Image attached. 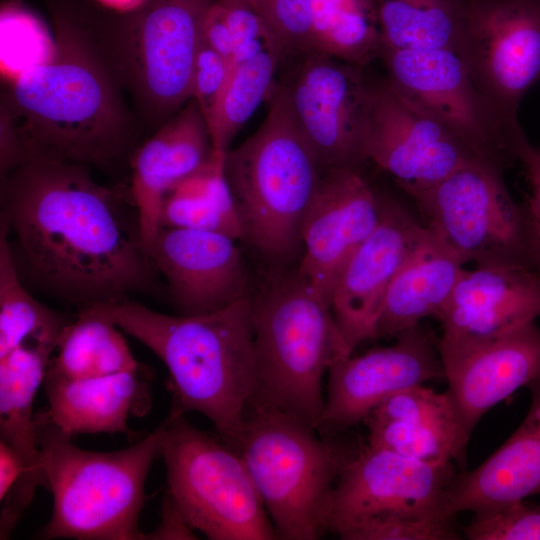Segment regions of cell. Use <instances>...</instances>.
Segmentation results:
<instances>
[{"instance_id": "36", "label": "cell", "mask_w": 540, "mask_h": 540, "mask_svg": "<svg viewBox=\"0 0 540 540\" xmlns=\"http://www.w3.org/2000/svg\"><path fill=\"white\" fill-rule=\"evenodd\" d=\"M280 42L285 56L311 50L312 0H250Z\"/></svg>"}, {"instance_id": "28", "label": "cell", "mask_w": 540, "mask_h": 540, "mask_svg": "<svg viewBox=\"0 0 540 540\" xmlns=\"http://www.w3.org/2000/svg\"><path fill=\"white\" fill-rule=\"evenodd\" d=\"M55 350L45 374L64 379L103 377L140 366L121 329L91 309L80 310L65 327Z\"/></svg>"}, {"instance_id": "12", "label": "cell", "mask_w": 540, "mask_h": 540, "mask_svg": "<svg viewBox=\"0 0 540 540\" xmlns=\"http://www.w3.org/2000/svg\"><path fill=\"white\" fill-rule=\"evenodd\" d=\"M275 84L321 167L362 169L371 81L364 67L310 51Z\"/></svg>"}, {"instance_id": "31", "label": "cell", "mask_w": 540, "mask_h": 540, "mask_svg": "<svg viewBox=\"0 0 540 540\" xmlns=\"http://www.w3.org/2000/svg\"><path fill=\"white\" fill-rule=\"evenodd\" d=\"M311 50L366 67L382 44L375 0H312Z\"/></svg>"}, {"instance_id": "24", "label": "cell", "mask_w": 540, "mask_h": 540, "mask_svg": "<svg viewBox=\"0 0 540 540\" xmlns=\"http://www.w3.org/2000/svg\"><path fill=\"white\" fill-rule=\"evenodd\" d=\"M208 125L194 99L162 124L131 158V197L142 241L149 253L160 228L167 193L214 154Z\"/></svg>"}, {"instance_id": "15", "label": "cell", "mask_w": 540, "mask_h": 540, "mask_svg": "<svg viewBox=\"0 0 540 540\" xmlns=\"http://www.w3.org/2000/svg\"><path fill=\"white\" fill-rule=\"evenodd\" d=\"M363 152L366 162L392 175L406 193L480 160L387 78L371 83Z\"/></svg>"}, {"instance_id": "30", "label": "cell", "mask_w": 540, "mask_h": 540, "mask_svg": "<svg viewBox=\"0 0 540 540\" xmlns=\"http://www.w3.org/2000/svg\"><path fill=\"white\" fill-rule=\"evenodd\" d=\"M375 4L382 50L458 51L462 0H375Z\"/></svg>"}, {"instance_id": "7", "label": "cell", "mask_w": 540, "mask_h": 540, "mask_svg": "<svg viewBox=\"0 0 540 540\" xmlns=\"http://www.w3.org/2000/svg\"><path fill=\"white\" fill-rule=\"evenodd\" d=\"M215 0H147L128 13L86 15L139 115L159 128L191 99L205 14Z\"/></svg>"}, {"instance_id": "39", "label": "cell", "mask_w": 540, "mask_h": 540, "mask_svg": "<svg viewBox=\"0 0 540 540\" xmlns=\"http://www.w3.org/2000/svg\"><path fill=\"white\" fill-rule=\"evenodd\" d=\"M202 41L220 54L230 65L234 46L229 23L222 6L215 0L207 10L202 24Z\"/></svg>"}, {"instance_id": "4", "label": "cell", "mask_w": 540, "mask_h": 540, "mask_svg": "<svg viewBox=\"0 0 540 540\" xmlns=\"http://www.w3.org/2000/svg\"><path fill=\"white\" fill-rule=\"evenodd\" d=\"M248 300L257 380L251 406L280 410L318 429L324 374L337 358L352 354L330 307L297 266L274 267Z\"/></svg>"}, {"instance_id": "33", "label": "cell", "mask_w": 540, "mask_h": 540, "mask_svg": "<svg viewBox=\"0 0 540 540\" xmlns=\"http://www.w3.org/2000/svg\"><path fill=\"white\" fill-rule=\"evenodd\" d=\"M71 321L37 301L16 266L5 226L0 228V358L29 339L60 337Z\"/></svg>"}, {"instance_id": "23", "label": "cell", "mask_w": 540, "mask_h": 540, "mask_svg": "<svg viewBox=\"0 0 540 540\" xmlns=\"http://www.w3.org/2000/svg\"><path fill=\"white\" fill-rule=\"evenodd\" d=\"M363 423L368 445L428 462L462 463L471 436L450 393L426 384L388 397Z\"/></svg>"}, {"instance_id": "41", "label": "cell", "mask_w": 540, "mask_h": 540, "mask_svg": "<svg viewBox=\"0 0 540 540\" xmlns=\"http://www.w3.org/2000/svg\"><path fill=\"white\" fill-rule=\"evenodd\" d=\"M116 13H128L142 6L147 0H97Z\"/></svg>"}, {"instance_id": "38", "label": "cell", "mask_w": 540, "mask_h": 540, "mask_svg": "<svg viewBox=\"0 0 540 540\" xmlns=\"http://www.w3.org/2000/svg\"><path fill=\"white\" fill-rule=\"evenodd\" d=\"M516 158L530 185L531 193L524 206L529 219L535 269L540 272V153L525 136L517 145Z\"/></svg>"}, {"instance_id": "37", "label": "cell", "mask_w": 540, "mask_h": 540, "mask_svg": "<svg viewBox=\"0 0 540 540\" xmlns=\"http://www.w3.org/2000/svg\"><path fill=\"white\" fill-rule=\"evenodd\" d=\"M229 75V63L202 41L193 70L191 99L198 104L209 131L215 124Z\"/></svg>"}, {"instance_id": "6", "label": "cell", "mask_w": 540, "mask_h": 540, "mask_svg": "<svg viewBox=\"0 0 540 540\" xmlns=\"http://www.w3.org/2000/svg\"><path fill=\"white\" fill-rule=\"evenodd\" d=\"M253 135L224 158L246 240L264 259L287 266L302 254L301 230L323 168L273 88Z\"/></svg>"}, {"instance_id": "3", "label": "cell", "mask_w": 540, "mask_h": 540, "mask_svg": "<svg viewBox=\"0 0 540 540\" xmlns=\"http://www.w3.org/2000/svg\"><path fill=\"white\" fill-rule=\"evenodd\" d=\"M86 309L110 319L164 363L171 413H201L236 449L257 382L248 297L192 316L161 313L132 299Z\"/></svg>"}, {"instance_id": "25", "label": "cell", "mask_w": 540, "mask_h": 540, "mask_svg": "<svg viewBox=\"0 0 540 540\" xmlns=\"http://www.w3.org/2000/svg\"><path fill=\"white\" fill-rule=\"evenodd\" d=\"M528 389L531 405L520 426L481 465L455 475L445 505L449 515L481 513L540 494V382Z\"/></svg>"}, {"instance_id": "21", "label": "cell", "mask_w": 540, "mask_h": 540, "mask_svg": "<svg viewBox=\"0 0 540 540\" xmlns=\"http://www.w3.org/2000/svg\"><path fill=\"white\" fill-rule=\"evenodd\" d=\"M540 317V272L518 265L464 269L436 319L439 345L452 346L502 334Z\"/></svg>"}, {"instance_id": "14", "label": "cell", "mask_w": 540, "mask_h": 540, "mask_svg": "<svg viewBox=\"0 0 540 540\" xmlns=\"http://www.w3.org/2000/svg\"><path fill=\"white\" fill-rule=\"evenodd\" d=\"M457 472L454 463L421 461L367 444L352 453L339 472L329 504L328 530L337 534L376 515L453 517L445 505Z\"/></svg>"}, {"instance_id": "17", "label": "cell", "mask_w": 540, "mask_h": 540, "mask_svg": "<svg viewBox=\"0 0 540 540\" xmlns=\"http://www.w3.org/2000/svg\"><path fill=\"white\" fill-rule=\"evenodd\" d=\"M380 215L381 194L362 169H323L303 220L297 269L329 307L346 264Z\"/></svg>"}, {"instance_id": "32", "label": "cell", "mask_w": 540, "mask_h": 540, "mask_svg": "<svg viewBox=\"0 0 540 540\" xmlns=\"http://www.w3.org/2000/svg\"><path fill=\"white\" fill-rule=\"evenodd\" d=\"M286 58L279 44L233 60L228 84L214 126L213 148L225 154L236 134L275 86V74Z\"/></svg>"}, {"instance_id": "29", "label": "cell", "mask_w": 540, "mask_h": 540, "mask_svg": "<svg viewBox=\"0 0 540 540\" xmlns=\"http://www.w3.org/2000/svg\"><path fill=\"white\" fill-rule=\"evenodd\" d=\"M225 154L214 151L204 165L167 193L161 207L160 227L213 231L243 239L242 225L224 172Z\"/></svg>"}, {"instance_id": "27", "label": "cell", "mask_w": 540, "mask_h": 540, "mask_svg": "<svg viewBox=\"0 0 540 540\" xmlns=\"http://www.w3.org/2000/svg\"><path fill=\"white\" fill-rule=\"evenodd\" d=\"M463 265L457 254L427 230L388 288L376 338H395L424 318H437L457 285Z\"/></svg>"}, {"instance_id": "8", "label": "cell", "mask_w": 540, "mask_h": 540, "mask_svg": "<svg viewBox=\"0 0 540 540\" xmlns=\"http://www.w3.org/2000/svg\"><path fill=\"white\" fill-rule=\"evenodd\" d=\"M315 430L280 410L252 405L236 446L278 539L316 540L328 530L331 494L352 453L326 444Z\"/></svg>"}, {"instance_id": "18", "label": "cell", "mask_w": 540, "mask_h": 540, "mask_svg": "<svg viewBox=\"0 0 540 540\" xmlns=\"http://www.w3.org/2000/svg\"><path fill=\"white\" fill-rule=\"evenodd\" d=\"M426 234L423 223L401 202L381 194L379 222L346 264L330 304L336 327L351 353L363 341L376 339L388 288Z\"/></svg>"}, {"instance_id": "34", "label": "cell", "mask_w": 540, "mask_h": 540, "mask_svg": "<svg viewBox=\"0 0 540 540\" xmlns=\"http://www.w3.org/2000/svg\"><path fill=\"white\" fill-rule=\"evenodd\" d=\"M344 540H457L456 517L376 515L354 522L338 533Z\"/></svg>"}, {"instance_id": "11", "label": "cell", "mask_w": 540, "mask_h": 540, "mask_svg": "<svg viewBox=\"0 0 540 540\" xmlns=\"http://www.w3.org/2000/svg\"><path fill=\"white\" fill-rule=\"evenodd\" d=\"M379 59L387 79L450 130L480 160L504 171L517 162L525 134L482 91L453 50H388Z\"/></svg>"}, {"instance_id": "5", "label": "cell", "mask_w": 540, "mask_h": 540, "mask_svg": "<svg viewBox=\"0 0 540 540\" xmlns=\"http://www.w3.org/2000/svg\"><path fill=\"white\" fill-rule=\"evenodd\" d=\"M48 490L53 496L42 539H151L140 531L145 481L161 456L168 418L138 442L113 452L74 445L46 410L35 414Z\"/></svg>"}, {"instance_id": "2", "label": "cell", "mask_w": 540, "mask_h": 540, "mask_svg": "<svg viewBox=\"0 0 540 540\" xmlns=\"http://www.w3.org/2000/svg\"><path fill=\"white\" fill-rule=\"evenodd\" d=\"M50 57L9 78L1 94L0 131L25 162L107 166L132 145L136 123L125 89L86 15L54 6Z\"/></svg>"}, {"instance_id": "35", "label": "cell", "mask_w": 540, "mask_h": 540, "mask_svg": "<svg viewBox=\"0 0 540 540\" xmlns=\"http://www.w3.org/2000/svg\"><path fill=\"white\" fill-rule=\"evenodd\" d=\"M460 530L469 540H540V505L511 502L474 514Z\"/></svg>"}, {"instance_id": "26", "label": "cell", "mask_w": 540, "mask_h": 540, "mask_svg": "<svg viewBox=\"0 0 540 540\" xmlns=\"http://www.w3.org/2000/svg\"><path fill=\"white\" fill-rule=\"evenodd\" d=\"M51 419L72 437L78 434L122 433L133 438L131 416H143L151 404L149 385L138 371L88 379L44 375Z\"/></svg>"}, {"instance_id": "16", "label": "cell", "mask_w": 540, "mask_h": 540, "mask_svg": "<svg viewBox=\"0 0 540 540\" xmlns=\"http://www.w3.org/2000/svg\"><path fill=\"white\" fill-rule=\"evenodd\" d=\"M392 345L337 358L328 369L320 427L342 431L364 422L384 400L406 388L445 380L439 336L422 322Z\"/></svg>"}, {"instance_id": "19", "label": "cell", "mask_w": 540, "mask_h": 540, "mask_svg": "<svg viewBox=\"0 0 540 540\" xmlns=\"http://www.w3.org/2000/svg\"><path fill=\"white\" fill-rule=\"evenodd\" d=\"M237 239L223 233L160 227L149 248L179 315L207 314L249 296Z\"/></svg>"}, {"instance_id": "9", "label": "cell", "mask_w": 540, "mask_h": 540, "mask_svg": "<svg viewBox=\"0 0 540 540\" xmlns=\"http://www.w3.org/2000/svg\"><path fill=\"white\" fill-rule=\"evenodd\" d=\"M162 443L168 501L211 540H273L275 528L239 452L169 413Z\"/></svg>"}, {"instance_id": "20", "label": "cell", "mask_w": 540, "mask_h": 540, "mask_svg": "<svg viewBox=\"0 0 540 540\" xmlns=\"http://www.w3.org/2000/svg\"><path fill=\"white\" fill-rule=\"evenodd\" d=\"M439 351L447 391L470 433L493 406L519 388L540 382L536 321L480 341L439 345Z\"/></svg>"}, {"instance_id": "40", "label": "cell", "mask_w": 540, "mask_h": 540, "mask_svg": "<svg viewBox=\"0 0 540 540\" xmlns=\"http://www.w3.org/2000/svg\"><path fill=\"white\" fill-rule=\"evenodd\" d=\"M25 473L21 457L0 441V500L23 481Z\"/></svg>"}, {"instance_id": "1", "label": "cell", "mask_w": 540, "mask_h": 540, "mask_svg": "<svg viewBox=\"0 0 540 540\" xmlns=\"http://www.w3.org/2000/svg\"><path fill=\"white\" fill-rule=\"evenodd\" d=\"M1 208L21 278L45 294L83 310L155 288L138 219L89 166L28 160L1 177Z\"/></svg>"}, {"instance_id": "13", "label": "cell", "mask_w": 540, "mask_h": 540, "mask_svg": "<svg viewBox=\"0 0 540 540\" xmlns=\"http://www.w3.org/2000/svg\"><path fill=\"white\" fill-rule=\"evenodd\" d=\"M457 53L500 111L518 120L520 102L540 81V0H462Z\"/></svg>"}, {"instance_id": "22", "label": "cell", "mask_w": 540, "mask_h": 540, "mask_svg": "<svg viewBox=\"0 0 540 540\" xmlns=\"http://www.w3.org/2000/svg\"><path fill=\"white\" fill-rule=\"evenodd\" d=\"M58 338L38 337L0 358V441L23 460L25 477L0 500V525L13 530L38 487L48 490L33 402Z\"/></svg>"}, {"instance_id": "42", "label": "cell", "mask_w": 540, "mask_h": 540, "mask_svg": "<svg viewBox=\"0 0 540 540\" xmlns=\"http://www.w3.org/2000/svg\"><path fill=\"white\" fill-rule=\"evenodd\" d=\"M538 152L540 153V148H537Z\"/></svg>"}, {"instance_id": "10", "label": "cell", "mask_w": 540, "mask_h": 540, "mask_svg": "<svg viewBox=\"0 0 540 540\" xmlns=\"http://www.w3.org/2000/svg\"><path fill=\"white\" fill-rule=\"evenodd\" d=\"M407 194L424 227L464 264L535 269L527 211L510 195L502 169L476 160Z\"/></svg>"}]
</instances>
